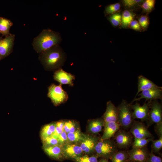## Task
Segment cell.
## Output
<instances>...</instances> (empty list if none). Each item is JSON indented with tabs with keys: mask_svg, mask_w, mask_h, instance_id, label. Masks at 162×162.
I'll return each instance as SVG.
<instances>
[{
	"mask_svg": "<svg viewBox=\"0 0 162 162\" xmlns=\"http://www.w3.org/2000/svg\"><path fill=\"white\" fill-rule=\"evenodd\" d=\"M134 14L130 11L125 10L122 15L121 24L124 27L128 26L130 22L134 20Z\"/></svg>",
	"mask_w": 162,
	"mask_h": 162,
	"instance_id": "25",
	"label": "cell"
},
{
	"mask_svg": "<svg viewBox=\"0 0 162 162\" xmlns=\"http://www.w3.org/2000/svg\"><path fill=\"white\" fill-rule=\"evenodd\" d=\"M62 86L52 84L48 88L47 96L55 106L65 102L68 98V94Z\"/></svg>",
	"mask_w": 162,
	"mask_h": 162,
	"instance_id": "5",
	"label": "cell"
},
{
	"mask_svg": "<svg viewBox=\"0 0 162 162\" xmlns=\"http://www.w3.org/2000/svg\"><path fill=\"white\" fill-rule=\"evenodd\" d=\"M102 118L104 120V123L118 122L117 107L110 100L107 102L106 109Z\"/></svg>",
	"mask_w": 162,
	"mask_h": 162,
	"instance_id": "16",
	"label": "cell"
},
{
	"mask_svg": "<svg viewBox=\"0 0 162 162\" xmlns=\"http://www.w3.org/2000/svg\"><path fill=\"white\" fill-rule=\"evenodd\" d=\"M154 130L159 138H162V122L156 124Z\"/></svg>",
	"mask_w": 162,
	"mask_h": 162,
	"instance_id": "37",
	"label": "cell"
},
{
	"mask_svg": "<svg viewBox=\"0 0 162 162\" xmlns=\"http://www.w3.org/2000/svg\"><path fill=\"white\" fill-rule=\"evenodd\" d=\"M126 162H139L135 161H133V160H127Z\"/></svg>",
	"mask_w": 162,
	"mask_h": 162,
	"instance_id": "44",
	"label": "cell"
},
{
	"mask_svg": "<svg viewBox=\"0 0 162 162\" xmlns=\"http://www.w3.org/2000/svg\"><path fill=\"white\" fill-rule=\"evenodd\" d=\"M160 87L144 76L140 75L138 77V90L134 98L143 91Z\"/></svg>",
	"mask_w": 162,
	"mask_h": 162,
	"instance_id": "19",
	"label": "cell"
},
{
	"mask_svg": "<svg viewBox=\"0 0 162 162\" xmlns=\"http://www.w3.org/2000/svg\"><path fill=\"white\" fill-rule=\"evenodd\" d=\"M138 22L141 27L146 28L149 24V20L148 17L146 16H141L139 19Z\"/></svg>",
	"mask_w": 162,
	"mask_h": 162,
	"instance_id": "34",
	"label": "cell"
},
{
	"mask_svg": "<svg viewBox=\"0 0 162 162\" xmlns=\"http://www.w3.org/2000/svg\"><path fill=\"white\" fill-rule=\"evenodd\" d=\"M128 157L129 155L127 151L120 150L116 152L110 159L111 162H126Z\"/></svg>",
	"mask_w": 162,
	"mask_h": 162,
	"instance_id": "24",
	"label": "cell"
},
{
	"mask_svg": "<svg viewBox=\"0 0 162 162\" xmlns=\"http://www.w3.org/2000/svg\"><path fill=\"white\" fill-rule=\"evenodd\" d=\"M134 138L142 139L153 138L148 127L139 121H133L129 131Z\"/></svg>",
	"mask_w": 162,
	"mask_h": 162,
	"instance_id": "7",
	"label": "cell"
},
{
	"mask_svg": "<svg viewBox=\"0 0 162 162\" xmlns=\"http://www.w3.org/2000/svg\"><path fill=\"white\" fill-rule=\"evenodd\" d=\"M57 139L59 144L62 145L69 142L67 134L64 130L58 136Z\"/></svg>",
	"mask_w": 162,
	"mask_h": 162,
	"instance_id": "33",
	"label": "cell"
},
{
	"mask_svg": "<svg viewBox=\"0 0 162 162\" xmlns=\"http://www.w3.org/2000/svg\"><path fill=\"white\" fill-rule=\"evenodd\" d=\"M56 127L55 123H52L44 125L42 128L40 132V136L42 140L52 136L55 133Z\"/></svg>",
	"mask_w": 162,
	"mask_h": 162,
	"instance_id": "23",
	"label": "cell"
},
{
	"mask_svg": "<svg viewBox=\"0 0 162 162\" xmlns=\"http://www.w3.org/2000/svg\"><path fill=\"white\" fill-rule=\"evenodd\" d=\"M63 130L56 126L55 133L52 136L57 139Z\"/></svg>",
	"mask_w": 162,
	"mask_h": 162,
	"instance_id": "40",
	"label": "cell"
},
{
	"mask_svg": "<svg viewBox=\"0 0 162 162\" xmlns=\"http://www.w3.org/2000/svg\"><path fill=\"white\" fill-rule=\"evenodd\" d=\"M104 130L103 135L100 138L102 140L110 139L120 129L119 124L118 122H112L104 123Z\"/></svg>",
	"mask_w": 162,
	"mask_h": 162,
	"instance_id": "18",
	"label": "cell"
},
{
	"mask_svg": "<svg viewBox=\"0 0 162 162\" xmlns=\"http://www.w3.org/2000/svg\"><path fill=\"white\" fill-rule=\"evenodd\" d=\"M117 107L118 122L121 127L124 129H128L131 127L133 121L132 110L130 104L126 100H123Z\"/></svg>",
	"mask_w": 162,
	"mask_h": 162,
	"instance_id": "3",
	"label": "cell"
},
{
	"mask_svg": "<svg viewBox=\"0 0 162 162\" xmlns=\"http://www.w3.org/2000/svg\"><path fill=\"white\" fill-rule=\"evenodd\" d=\"M146 162H162V159L156 156L151 150L149 156Z\"/></svg>",
	"mask_w": 162,
	"mask_h": 162,
	"instance_id": "35",
	"label": "cell"
},
{
	"mask_svg": "<svg viewBox=\"0 0 162 162\" xmlns=\"http://www.w3.org/2000/svg\"><path fill=\"white\" fill-rule=\"evenodd\" d=\"M69 142L80 143L84 137L85 134H82L79 129L73 133L67 134Z\"/></svg>",
	"mask_w": 162,
	"mask_h": 162,
	"instance_id": "22",
	"label": "cell"
},
{
	"mask_svg": "<svg viewBox=\"0 0 162 162\" xmlns=\"http://www.w3.org/2000/svg\"><path fill=\"white\" fill-rule=\"evenodd\" d=\"M64 158L74 160L83 155L80 146L74 143L68 142L62 146Z\"/></svg>",
	"mask_w": 162,
	"mask_h": 162,
	"instance_id": "10",
	"label": "cell"
},
{
	"mask_svg": "<svg viewBox=\"0 0 162 162\" xmlns=\"http://www.w3.org/2000/svg\"><path fill=\"white\" fill-rule=\"evenodd\" d=\"M121 5L118 3L108 5L105 8L104 13L105 15H111L117 12L120 8Z\"/></svg>",
	"mask_w": 162,
	"mask_h": 162,
	"instance_id": "28",
	"label": "cell"
},
{
	"mask_svg": "<svg viewBox=\"0 0 162 162\" xmlns=\"http://www.w3.org/2000/svg\"><path fill=\"white\" fill-rule=\"evenodd\" d=\"M127 152L129 155L127 160L139 162H146L150 154L146 146L142 148H132Z\"/></svg>",
	"mask_w": 162,
	"mask_h": 162,
	"instance_id": "12",
	"label": "cell"
},
{
	"mask_svg": "<svg viewBox=\"0 0 162 162\" xmlns=\"http://www.w3.org/2000/svg\"><path fill=\"white\" fill-rule=\"evenodd\" d=\"M1 39V38H0V40Z\"/></svg>",
	"mask_w": 162,
	"mask_h": 162,
	"instance_id": "46",
	"label": "cell"
},
{
	"mask_svg": "<svg viewBox=\"0 0 162 162\" xmlns=\"http://www.w3.org/2000/svg\"><path fill=\"white\" fill-rule=\"evenodd\" d=\"M155 4L154 0H146L143 3L142 7L144 10L149 12L154 8Z\"/></svg>",
	"mask_w": 162,
	"mask_h": 162,
	"instance_id": "32",
	"label": "cell"
},
{
	"mask_svg": "<svg viewBox=\"0 0 162 162\" xmlns=\"http://www.w3.org/2000/svg\"><path fill=\"white\" fill-rule=\"evenodd\" d=\"M98 162H109L108 160L104 158H102L100 160L98 161Z\"/></svg>",
	"mask_w": 162,
	"mask_h": 162,
	"instance_id": "43",
	"label": "cell"
},
{
	"mask_svg": "<svg viewBox=\"0 0 162 162\" xmlns=\"http://www.w3.org/2000/svg\"><path fill=\"white\" fill-rule=\"evenodd\" d=\"M98 158L96 154L91 156L85 154L76 158L74 160L76 162H98Z\"/></svg>",
	"mask_w": 162,
	"mask_h": 162,
	"instance_id": "27",
	"label": "cell"
},
{
	"mask_svg": "<svg viewBox=\"0 0 162 162\" xmlns=\"http://www.w3.org/2000/svg\"><path fill=\"white\" fill-rule=\"evenodd\" d=\"M39 59L46 70L55 71L62 68L66 56L61 47L58 45L40 53Z\"/></svg>",
	"mask_w": 162,
	"mask_h": 162,
	"instance_id": "1",
	"label": "cell"
},
{
	"mask_svg": "<svg viewBox=\"0 0 162 162\" xmlns=\"http://www.w3.org/2000/svg\"><path fill=\"white\" fill-rule=\"evenodd\" d=\"M118 151L115 142L110 139L99 140L95 148V152L98 157L107 160L110 159L112 155Z\"/></svg>",
	"mask_w": 162,
	"mask_h": 162,
	"instance_id": "4",
	"label": "cell"
},
{
	"mask_svg": "<svg viewBox=\"0 0 162 162\" xmlns=\"http://www.w3.org/2000/svg\"><path fill=\"white\" fill-rule=\"evenodd\" d=\"M115 142L118 148L126 149L132 145L133 137L129 132L120 129L115 134L114 136Z\"/></svg>",
	"mask_w": 162,
	"mask_h": 162,
	"instance_id": "9",
	"label": "cell"
},
{
	"mask_svg": "<svg viewBox=\"0 0 162 162\" xmlns=\"http://www.w3.org/2000/svg\"><path fill=\"white\" fill-rule=\"evenodd\" d=\"M53 77L54 80L60 84H68L70 86H74L73 80L75 79L74 75L66 72L62 68L55 71Z\"/></svg>",
	"mask_w": 162,
	"mask_h": 162,
	"instance_id": "15",
	"label": "cell"
},
{
	"mask_svg": "<svg viewBox=\"0 0 162 162\" xmlns=\"http://www.w3.org/2000/svg\"><path fill=\"white\" fill-rule=\"evenodd\" d=\"M100 138L97 136L85 134L80 146L84 153L90 155L95 152V148Z\"/></svg>",
	"mask_w": 162,
	"mask_h": 162,
	"instance_id": "11",
	"label": "cell"
},
{
	"mask_svg": "<svg viewBox=\"0 0 162 162\" xmlns=\"http://www.w3.org/2000/svg\"><path fill=\"white\" fill-rule=\"evenodd\" d=\"M62 145L57 144L51 146L43 147L44 152L51 158L60 160L64 159Z\"/></svg>",
	"mask_w": 162,
	"mask_h": 162,
	"instance_id": "17",
	"label": "cell"
},
{
	"mask_svg": "<svg viewBox=\"0 0 162 162\" xmlns=\"http://www.w3.org/2000/svg\"><path fill=\"white\" fill-rule=\"evenodd\" d=\"M64 123V121H62L58 122L55 124L56 126L63 130Z\"/></svg>",
	"mask_w": 162,
	"mask_h": 162,
	"instance_id": "42",
	"label": "cell"
},
{
	"mask_svg": "<svg viewBox=\"0 0 162 162\" xmlns=\"http://www.w3.org/2000/svg\"><path fill=\"white\" fill-rule=\"evenodd\" d=\"M61 40L59 33L50 29H44L34 38L32 45L34 50L40 54L54 46L59 45Z\"/></svg>",
	"mask_w": 162,
	"mask_h": 162,
	"instance_id": "2",
	"label": "cell"
},
{
	"mask_svg": "<svg viewBox=\"0 0 162 162\" xmlns=\"http://www.w3.org/2000/svg\"><path fill=\"white\" fill-rule=\"evenodd\" d=\"M129 25L131 28L134 30H140V29L141 26L138 21L136 20H133L130 22Z\"/></svg>",
	"mask_w": 162,
	"mask_h": 162,
	"instance_id": "38",
	"label": "cell"
},
{
	"mask_svg": "<svg viewBox=\"0 0 162 162\" xmlns=\"http://www.w3.org/2000/svg\"><path fill=\"white\" fill-rule=\"evenodd\" d=\"M75 124V122L74 121H72V123L69 132H74L79 129L76 128V126Z\"/></svg>",
	"mask_w": 162,
	"mask_h": 162,
	"instance_id": "41",
	"label": "cell"
},
{
	"mask_svg": "<svg viewBox=\"0 0 162 162\" xmlns=\"http://www.w3.org/2000/svg\"><path fill=\"white\" fill-rule=\"evenodd\" d=\"M108 19L112 25L117 26L121 22L122 15L117 12L111 15Z\"/></svg>",
	"mask_w": 162,
	"mask_h": 162,
	"instance_id": "29",
	"label": "cell"
},
{
	"mask_svg": "<svg viewBox=\"0 0 162 162\" xmlns=\"http://www.w3.org/2000/svg\"><path fill=\"white\" fill-rule=\"evenodd\" d=\"M0 60H1V58H0Z\"/></svg>",
	"mask_w": 162,
	"mask_h": 162,
	"instance_id": "45",
	"label": "cell"
},
{
	"mask_svg": "<svg viewBox=\"0 0 162 162\" xmlns=\"http://www.w3.org/2000/svg\"><path fill=\"white\" fill-rule=\"evenodd\" d=\"M152 150L153 153H158L162 148V138L152 141Z\"/></svg>",
	"mask_w": 162,
	"mask_h": 162,
	"instance_id": "30",
	"label": "cell"
},
{
	"mask_svg": "<svg viewBox=\"0 0 162 162\" xmlns=\"http://www.w3.org/2000/svg\"><path fill=\"white\" fill-rule=\"evenodd\" d=\"M142 2V1L141 0H124L123 1L124 5L129 7L134 6Z\"/></svg>",
	"mask_w": 162,
	"mask_h": 162,
	"instance_id": "36",
	"label": "cell"
},
{
	"mask_svg": "<svg viewBox=\"0 0 162 162\" xmlns=\"http://www.w3.org/2000/svg\"><path fill=\"white\" fill-rule=\"evenodd\" d=\"M150 101H148L147 102L145 101L142 106L137 103L134 104H130L131 109L133 110L132 115L134 120L139 119L142 121H147L148 118Z\"/></svg>",
	"mask_w": 162,
	"mask_h": 162,
	"instance_id": "8",
	"label": "cell"
},
{
	"mask_svg": "<svg viewBox=\"0 0 162 162\" xmlns=\"http://www.w3.org/2000/svg\"><path fill=\"white\" fill-rule=\"evenodd\" d=\"M88 124V132L92 134H97L101 131L102 127L104 126V122L102 118H99L90 120Z\"/></svg>",
	"mask_w": 162,
	"mask_h": 162,
	"instance_id": "20",
	"label": "cell"
},
{
	"mask_svg": "<svg viewBox=\"0 0 162 162\" xmlns=\"http://www.w3.org/2000/svg\"><path fill=\"white\" fill-rule=\"evenodd\" d=\"M162 122V106L157 100L150 101L147 127Z\"/></svg>",
	"mask_w": 162,
	"mask_h": 162,
	"instance_id": "6",
	"label": "cell"
},
{
	"mask_svg": "<svg viewBox=\"0 0 162 162\" xmlns=\"http://www.w3.org/2000/svg\"><path fill=\"white\" fill-rule=\"evenodd\" d=\"M72 122V121L71 120H68L64 121L63 130L65 131L67 134L69 132V130Z\"/></svg>",
	"mask_w": 162,
	"mask_h": 162,
	"instance_id": "39",
	"label": "cell"
},
{
	"mask_svg": "<svg viewBox=\"0 0 162 162\" xmlns=\"http://www.w3.org/2000/svg\"><path fill=\"white\" fill-rule=\"evenodd\" d=\"M42 140L43 147L51 146L59 144L58 139L52 136L44 138Z\"/></svg>",
	"mask_w": 162,
	"mask_h": 162,
	"instance_id": "31",
	"label": "cell"
},
{
	"mask_svg": "<svg viewBox=\"0 0 162 162\" xmlns=\"http://www.w3.org/2000/svg\"><path fill=\"white\" fill-rule=\"evenodd\" d=\"M13 23L10 20L0 17V33L5 36L9 35L10 30Z\"/></svg>",
	"mask_w": 162,
	"mask_h": 162,
	"instance_id": "21",
	"label": "cell"
},
{
	"mask_svg": "<svg viewBox=\"0 0 162 162\" xmlns=\"http://www.w3.org/2000/svg\"><path fill=\"white\" fill-rule=\"evenodd\" d=\"M162 87L152 88L145 90L141 92L138 94L139 98H134L130 104L135 101H139L141 99H145L146 101H152L159 99L162 100Z\"/></svg>",
	"mask_w": 162,
	"mask_h": 162,
	"instance_id": "14",
	"label": "cell"
},
{
	"mask_svg": "<svg viewBox=\"0 0 162 162\" xmlns=\"http://www.w3.org/2000/svg\"><path fill=\"white\" fill-rule=\"evenodd\" d=\"M153 138H134V140L132 144V148H142L146 146L150 142L153 140Z\"/></svg>",
	"mask_w": 162,
	"mask_h": 162,
	"instance_id": "26",
	"label": "cell"
},
{
	"mask_svg": "<svg viewBox=\"0 0 162 162\" xmlns=\"http://www.w3.org/2000/svg\"><path fill=\"white\" fill-rule=\"evenodd\" d=\"M15 38L14 34H10L0 40V58L1 60L9 56L12 52Z\"/></svg>",
	"mask_w": 162,
	"mask_h": 162,
	"instance_id": "13",
	"label": "cell"
}]
</instances>
